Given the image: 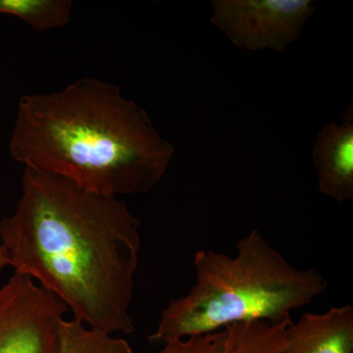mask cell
Masks as SVG:
<instances>
[{"instance_id": "obj_8", "label": "cell", "mask_w": 353, "mask_h": 353, "mask_svg": "<svg viewBox=\"0 0 353 353\" xmlns=\"http://www.w3.org/2000/svg\"><path fill=\"white\" fill-rule=\"evenodd\" d=\"M252 321L236 323L226 329L224 353H283L285 332L292 322Z\"/></svg>"}, {"instance_id": "obj_11", "label": "cell", "mask_w": 353, "mask_h": 353, "mask_svg": "<svg viewBox=\"0 0 353 353\" xmlns=\"http://www.w3.org/2000/svg\"><path fill=\"white\" fill-rule=\"evenodd\" d=\"M226 329L165 343L158 353H224Z\"/></svg>"}, {"instance_id": "obj_5", "label": "cell", "mask_w": 353, "mask_h": 353, "mask_svg": "<svg viewBox=\"0 0 353 353\" xmlns=\"http://www.w3.org/2000/svg\"><path fill=\"white\" fill-rule=\"evenodd\" d=\"M67 311L31 278L14 273L0 288V353H57Z\"/></svg>"}, {"instance_id": "obj_4", "label": "cell", "mask_w": 353, "mask_h": 353, "mask_svg": "<svg viewBox=\"0 0 353 353\" xmlns=\"http://www.w3.org/2000/svg\"><path fill=\"white\" fill-rule=\"evenodd\" d=\"M211 24L240 50L282 52L314 15L311 0H212Z\"/></svg>"}, {"instance_id": "obj_1", "label": "cell", "mask_w": 353, "mask_h": 353, "mask_svg": "<svg viewBox=\"0 0 353 353\" xmlns=\"http://www.w3.org/2000/svg\"><path fill=\"white\" fill-rule=\"evenodd\" d=\"M141 222L117 196L25 168L15 211L0 220L14 273L38 281L90 328L131 334Z\"/></svg>"}, {"instance_id": "obj_10", "label": "cell", "mask_w": 353, "mask_h": 353, "mask_svg": "<svg viewBox=\"0 0 353 353\" xmlns=\"http://www.w3.org/2000/svg\"><path fill=\"white\" fill-rule=\"evenodd\" d=\"M73 7L71 0H0V14L19 18L38 32L68 24Z\"/></svg>"}, {"instance_id": "obj_12", "label": "cell", "mask_w": 353, "mask_h": 353, "mask_svg": "<svg viewBox=\"0 0 353 353\" xmlns=\"http://www.w3.org/2000/svg\"><path fill=\"white\" fill-rule=\"evenodd\" d=\"M6 266H8V261H7L6 250L0 245V274H1V272L3 271Z\"/></svg>"}, {"instance_id": "obj_2", "label": "cell", "mask_w": 353, "mask_h": 353, "mask_svg": "<svg viewBox=\"0 0 353 353\" xmlns=\"http://www.w3.org/2000/svg\"><path fill=\"white\" fill-rule=\"evenodd\" d=\"M9 148L25 168L117 197L152 190L175 154L145 109L94 78L21 97Z\"/></svg>"}, {"instance_id": "obj_7", "label": "cell", "mask_w": 353, "mask_h": 353, "mask_svg": "<svg viewBox=\"0 0 353 353\" xmlns=\"http://www.w3.org/2000/svg\"><path fill=\"white\" fill-rule=\"evenodd\" d=\"M283 353H353V307H333L321 314L304 313L290 322Z\"/></svg>"}, {"instance_id": "obj_6", "label": "cell", "mask_w": 353, "mask_h": 353, "mask_svg": "<svg viewBox=\"0 0 353 353\" xmlns=\"http://www.w3.org/2000/svg\"><path fill=\"white\" fill-rule=\"evenodd\" d=\"M352 106L343 124L331 122L318 132L312 148L318 185L324 196L334 201H353Z\"/></svg>"}, {"instance_id": "obj_9", "label": "cell", "mask_w": 353, "mask_h": 353, "mask_svg": "<svg viewBox=\"0 0 353 353\" xmlns=\"http://www.w3.org/2000/svg\"><path fill=\"white\" fill-rule=\"evenodd\" d=\"M57 353H132V350L124 339L64 318L58 329Z\"/></svg>"}, {"instance_id": "obj_3", "label": "cell", "mask_w": 353, "mask_h": 353, "mask_svg": "<svg viewBox=\"0 0 353 353\" xmlns=\"http://www.w3.org/2000/svg\"><path fill=\"white\" fill-rule=\"evenodd\" d=\"M196 284L164 309L150 341L165 343L221 331L236 323H280L327 290L314 269H297L259 230L236 243L234 256L199 250Z\"/></svg>"}]
</instances>
